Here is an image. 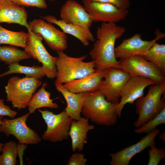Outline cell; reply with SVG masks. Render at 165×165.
I'll return each mask as SVG.
<instances>
[{
	"mask_svg": "<svg viewBox=\"0 0 165 165\" xmlns=\"http://www.w3.org/2000/svg\"><path fill=\"white\" fill-rule=\"evenodd\" d=\"M160 131L156 128L137 143L109 155L111 157V165H128L131 159L146 148L155 145V139Z\"/></svg>",
	"mask_w": 165,
	"mask_h": 165,
	"instance_id": "obj_15",
	"label": "cell"
},
{
	"mask_svg": "<svg viewBox=\"0 0 165 165\" xmlns=\"http://www.w3.org/2000/svg\"><path fill=\"white\" fill-rule=\"evenodd\" d=\"M82 2L93 22L116 23L124 20L129 13L128 9L109 3L88 0H83Z\"/></svg>",
	"mask_w": 165,
	"mask_h": 165,
	"instance_id": "obj_10",
	"label": "cell"
},
{
	"mask_svg": "<svg viewBox=\"0 0 165 165\" xmlns=\"http://www.w3.org/2000/svg\"><path fill=\"white\" fill-rule=\"evenodd\" d=\"M88 160L84 154L76 153L70 157L67 165H85Z\"/></svg>",
	"mask_w": 165,
	"mask_h": 165,
	"instance_id": "obj_31",
	"label": "cell"
},
{
	"mask_svg": "<svg viewBox=\"0 0 165 165\" xmlns=\"http://www.w3.org/2000/svg\"><path fill=\"white\" fill-rule=\"evenodd\" d=\"M3 116H0V124L2 122V120L3 118ZM4 145V144L0 142V152H2V149Z\"/></svg>",
	"mask_w": 165,
	"mask_h": 165,
	"instance_id": "obj_35",
	"label": "cell"
},
{
	"mask_svg": "<svg viewBox=\"0 0 165 165\" xmlns=\"http://www.w3.org/2000/svg\"><path fill=\"white\" fill-rule=\"evenodd\" d=\"M141 56L156 66L165 74V44H160L156 42Z\"/></svg>",
	"mask_w": 165,
	"mask_h": 165,
	"instance_id": "obj_26",
	"label": "cell"
},
{
	"mask_svg": "<svg viewBox=\"0 0 165 165\" xmlns=\"http://www.w3.org/2000/svg\"><path fill=\"white\" fill-rule=\"evenodd\" d=\"M61 19L65 22L90 29L93 22L84 6L77 1L68 0L60 10Z\"/></svg>",
	"mask_w": 165,
	"mask_h": 165,
	"instance_id": "obj_16",
	"label": "cell"
},
{
	"mask_svg": "<svg viewBox=\"0 0 165 165\" xmlns=\"http://www.w3.org/2000/svg\"><path fill=\"white\" fill-rule=\"evenodd\" d=\"M42 84L39 79L34 77L12 76L8 79L5 86L6 101L11 102L13 108L18 110L25 109Z\"/></svg>",
	"mask_w": 165,
	"mask_h": 165,
	"instance_id": "obj_5",
	"label": "cell"
},
{
	"mask_svg": "<svg viewBox=\"0 0 165 165\" xmlns=\"http://www.w3.org/2000/svg\"><path fill=\"white\" fill-rule=\"evenodd\" d=\"M17 112L6 105L3 99H0V116H7L11 119L14 118L17 115Z\"/></svg>",
	"mask_w": 165,
	"mask_h": 165,
	"instance_id": "obj_32",
	"label": "cell"
},
{
	"mask_svg": "<svg viewBox=\"0 0 165 165\" xmlns=\"http://www.w3.org/2000/svg\"><path fill=\"white\" fill-rule=\"evenodd\" d=\"M41 17L47 22L59 27L64 33L70 35L78 39L85 46L89 45L90 42H94L95 38L90 29L82 26L68 24L52 15Z\"/></svg>",
	"mask_w": 165,
	"mask_h": 165,
	"instance_id": "obj_19",
	"label": "cell"
},
{
	"mask_svg": "<svg viewBox=\"0 0 165 165\" xmlns=\"http://www.w3.org/2000/svg\"><path fill=\"white\" fill-rule=\"evenodd\" d=\"M28 37V33L12 31L5 29L0 25V44H9L24 49Z\"/></svg>",
	"mask_w": 165,
	"mask_h": 165,
	"instance_id": "obj_23",
	"label": "cell"
},
{
	"mask_svg": "<svg viewBox=\"0 0 165 165\" xmlns=\"http://www.w3.org/2000/svg\"><path fill=\"white\" fill-rule=\"evenodd\" d=\"M155 84L152 80L143 77L131 76L123 89L120 100L116 107V112L120 118L125 105L127 104H133L138 99L144 96L146 87Z\"/></svg>",
	"mask_w": 165,
	"mask_h": 165,
	"instance_id": "obj_14",
	"label": "cell"
},
{
	"mask_svg": "<svg viewBox=\"0 0 165 165\" xmlns=\"http://www.w3.org/2000/svg\"><path fill=\"white\" fill-rule=\"evenodd\" d=\"M148 150L149 160L148 165H158L160 161L165 158L164 148H157L155 145L150 147Z\"/></svg>",
	"mask_w": 165,
	"mask_h": 165,
	"instance_id": "obj_29",
	"label": "cell"
},
{
	"mask_svg": "<svg viewBox=\"0 0 165 165\" xmlns=\"http://www.w3.org/2000/svg\"><path fill=\"white\" fill-rule=\"evenodd\" d=\"M31 58V56L25 50H20L15 46H0V60L6 64Z\"/></svg>",
	"mask_w": 165,
	"mask_h": 165,
	"instance_id": "obj_25",
	"label": "cell"
},
{
	"mask_svg": "<svg viewBox=\"0 0 165 165\" xmlns=\"http://www.w3.org/2000/svg\"><path fill=\"white\" fill-rule=\"evenodd\" d=\"M30 114L28 112L16 118H3L0 124V132L7 137L13 136L19 143L26 145H36L42 140L38 134L28 127L26 121Z\"/></svg>",
	"mask_w": 165,
	"mask_h": 165,
	"instance_id": "obj_8",
	"label": "cell"
},
{
	"mask_svg": "<svg viewBox=\"0 0 165 165\" xmlns=\"http://www.w3.org/2000/svg\"><path fill=\"white\" fill-rule=\"evenodd\" d=\"M104 74L105 70H96L94 72L86 76L66 82L61 85L75 93L93 92L98 90Z\"/></svg>",
	"mask_w": 165,
	"mask_h": 165,
	"instance_id": "obj_17",
	"label": "cell"
},
{
	"mask_svg": "<svg viewBox=\"0 0 165 165\" xmlns=\"http://www.w3.org/2000/svg\"><path fill=\"white\" fill-rule=\"evenodd\" d=\"M131 77L129 74L121 69L108 68L105 70V79L102 80L98 90L108 101L115 103H118L121 92Z\"/></svg>",
	"mask_w": 165,
	"mask_h": 165,
	"instance_id": "obj_11",
	"label": "cell"
},
{
	"mask_svg": "<svg viewBox=\"0 0 165 165\" xmlns=\"http://www.w3.org/2000/svg\"><path fill=\"white\" fill-rule=\"evenodd\" d=\"M111 4L119 7L128 9L130 6V2L129 0H88Z\"/></svg>",
	"mask_w": 165,
	"mask_h": 165,
	"instance_id": "obj_33",
	"label": "cell"
},
{
	"mask_svg": "<svg viewBox=\"0 0 165 165\" xmlns=\"http://www.w3.org/2000/svg\"><path fill=\"white\" fill-rule=\"evenodd\" d=\"M55 85L56 90L62 94L66 101L67 106L64 111L67 115L72 120L79 119L89 93H73L63 88L61 85Z\"/></svg>",
	"mask_w": 165,
	"mask_h": 165,
	"instance_id": "obj_21",
	"label": "cell"
},
{
	"mask_svg": "<svg viewBox=\"0 0 165 165\" xmlns=\"http://www.w3.org/2000/svg\"><path fill=\"white\" fill-rule=\"evenodd\" d=\"M27 145L23 144H17V152L19 156L20 165L23 164V156L24 150L27 148Z\"/></svg>",
	"mask_w": 165,
	"mask_h": 165,
	"instance_id": "obj_34",
	"label": "cell"
},
{
	"mask_svg": "<svg viewBox=\"0 0 165 165\" xmlns=\"http://www.w3.org/2000/svg\"><path fill=\"white\" fill-rule=\"evenodd\" d=\"M155 33L156 38L151 40H143L141 37V34L138 33L130 38L123 39L119 45L115 47L114 53L116 58L121 59L134 55H142L154 43L165 37V34L161 32L158 28Z\"/></svg>",
	"mask_w": 165,
	"mask_h": 165,
	"instance_id": "obj_13",
	"label": "cell"
},
{
	"mask_svg": "<svg viewBox=\"0 0 165 165\" xmlns=\"http://www.w3.org/2000/svg\"><path fill=\"white\" fill-rule=\"evenodd\" d=\"M2 154L0 155V165H16L18 155L17 144L10 141L6 142L3 146Z\"/></svg>",
	"mask_w": 165,
	"mask_h": 165,
	"instance_id": "obj_27",
	"label": "cell"
},
{
	"mask_svg": "<svg viewBox=\"0 0 165 165\" xmlns=\"http://www.w3.org/2000/svg\"><path fill=\"white\" fill-rule=\"evenodd\" d=\"M29 29L40 35L47 45L53 50L64 51L68 47L66 34L52 24L41 19H35L28 23Z\"/></svg>",
	"mask_w": 165,
	"mask_h": 165,
	"instance_id": "obj_12",
	"label": "cell"
},
{
	"mask_svg": "<svg viewBox=\"0 0 165 165\" xmlns=\"http://www.w3.org/2000/svg\"><path fill=\"white\" fill-rule=\"evenodd\" d=\"M119 61L120 69L131 76L145 78L152 80L155 84L165 82V74L156 66L141 55L129 56Z\"/></svg>",
	"mask_w": 165,
	"mask_h": 165,
	"instance_id": "obj_6",
	"label": "cell"
},
{
	"mask_svg": "<svg viewBox=\"0 0 165 165\" xmlns=\"http://www.w3.org/2000/svg\"><path fill=\"white\" fill-rule=\"evenodd\" d=\"M13 3L23 6L34 7L46 9L47 5L46 0H10Z\"/></svg>",
	"mask_w": 165,
	"mask_h": 165,
	"instance_id": "obj_30",
	"label": "cell"
},
{
	"mask_svg": "<svg viewBox=\"0 0 165 165\" xmlns=\"http://www.w3.org/2000/svg\"><path fill=\"white\" fill-rule=\"evenodd\" d=\"M126 31L124 27L113 23L103 22L97 27L96 40L89 53L96 70L104 71L109 68L121 69L119 61L115 56V46L116 40Z\"/></svg>",
	"mask_w": 165,
	"mask_h": 165,
	"instance_id": "obj_1",
	"label": "cell"
},
{
	"mask_svg": "<svg viewBox=\"0 0 165 165\" xmlns=\"http://www.w3.org/2000/svg\"><path fill=\"white\" fill-rule=\"evenodd\" d=\"M8 69V71L0 74V78L13 73L23 74L26 77H34L39 80L45 76L42 66H25L20 65L19 62H16L9 65Z\"/></svg>",
	"mask_w": 165,
	"mask_h": 165,
	"instance_id": "obj_24",
	"label": "cell"
},
{
	"mask_svg": "<svg viewBox=\"0 0 165 165\" xmlns=\"http://www.w3.org/2000/svg\"><path fill=\"white\" fill-rule=\"evenodd\" d=\"M47 84L44 82L41 88L33 95L28 106L29 112L34 113L35 111L39 108L47 107L57 108L59 106L50 98V93L46 90Z\"/></svg>",
	"mask_w": 165,
	"mask_h": 165,
	"instance_id": "obj_22",
	"label": "cell"
},
{
	"mask_svg": "<svg viewBox=\"0 0 165 165\" xmlns=\"http://www.w3.org/2000/svg\"><path fill=\"white\" fill-rule=\"evenodd\" d=\"M165 123V106L163 107L153 118L144 123L135 130L137 134H148L157 126Z\"/></svg>",
	"mask_w": 165,
	"mask_h": 165,
	"instance_id": "obj_28",
	"label": "cell"
},
{
	"mask_svg": "<svg viewBox=\"0 0 165 165\" xmlns=\"http://www.w3.org/2000/svg\"><path fill=\"white\" fill-rule=\"evenodd\" d=\"M51 1H55V0H49Z\"/></svg>",
	"mask_w": 165,
	"mask_h": 165,
	"instance_id": "obj_37",
	"label": "cell"
},
{
	"mask_svg": "<svg viewBox=\"0 0 165 165\" xmlns=\"http://www.w3.org/2000/svg\"><path fill=\"white\" fill-rule=\"evenodd\" d=\"M28 13L24 6L10 0H0V23L17 24L29 29Z\"/></svg>",
	"mask_w": 165,
	"mask_h": 165,
	"instance_id": "obj_18",
	"label": "cell"
},
{
	"mask_svg": "<svg viewBox=\"0 0 165 165\" xmlns=\"http://www.w3.org/2000/svg\"><path fill=\"white\" fill-rule=\"evenodd\" d=\"M165 132H163V133L162 134H160V138L161 140H163V141H165Z\"/></svg>",
	"mask_w": 165,
	"mask_h": 165,
	"instance_id": "obj_36",
	"label": "cell"
},
{
	"mask_svg": "<svg viewBox=\"0 0 165 165\" xmlns=\"http://www.w3.org/2000/svg\"><path fill=\"white\" fill-rule=\"evenodd\" d=\"M38 110L47 125L46 130L42 135L43 139L54 143L68 138V132L72 119L64 110L58 114L46 110L38 109Z\"/></svg>",
	"mask_w": 165,
	"mask_h": 165,
	"instance_id": "obj_7",
	"label": "cell"
},
{
	"mask_svg": "<svg viewBox=\"0 0 165 165\" xmlns=\"http://www.w3.org/2000/svg\"><path fill=\"white\" fill-rule=\"evenodd\" d=\"M28 30V37L24 50L42 63L45 76L52 79L56 78V57L52 56L47 51L42 42L43 38L40 35Z\"/></svg>",
	"mask_w": 165,
	"mask_h": 165,
	"instance_id": "obj_9",
	"label": "cell"
},
{
	"mask_svg": "<svg viewBox=\"0 0 165 165\" xmlns=\"http://www.w3.org/2000/svg\"><path fill=\"white\" fill-rule=\"evenodd\" d=\"M117 103L108 101L98 90L90 92L83 105L81 114L84 117L97 125H115L118 118Z\"/></svg>",
	"mask_w": 165,
	"mask_h": 165,
	"instance_id": "obj_2",
	"label": "cell"
},
{
	"mask_svg": "<svg viewBox=\"0 0 165 165\" xmlns=\"http://www.w3.org/2000/svg\"><path fill=\"white\" fill-rule=\"evenodd\" d=\"M165 82L150 86L146 95L136 101V112L138 114L134 126L139 128L155 116L165 106Z\"/></svg>",
	"mask_w": 165,
	"mask_h": 165,
	"instance_id": "obj_4",
	"label": "cell"
},
{
	"mask_svg": "<svg viewBox=\"0 0 165 165\" xmlns=\"http://www.w3.org/2000/svg\"><path fill=\"white\" fill-rule=\"evenodd\" d=\"M94 125L89 124V120L81 117L78 120H72L68 132L72 141V151H82L84 145L87 142V133L94 129Z\"/></svg>",
	"mask_w": 165,
	"mask_h": 165,
	"instance_id": "obj_20",
	"label": "cell"
},
{
	"mask_svg": "<svg viewBox=\"0 0 165 165\" xmlns=\"http://www.w3.org/2000/svg\"><path fill=\"white\" fill-rule=\"evenodd\" d=\"M56 66L57 71L55 85H62L68 81L80 79L95 72V62L84 61L88 56H69L63 51H57Z\"/></svg>",
	"mask_w": 165,
	"mask_h": 165,
	"instance_id": "obj_3",
	"label": "cell"
}]
</instances>
